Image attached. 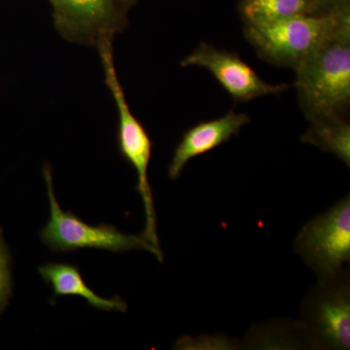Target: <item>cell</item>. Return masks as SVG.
<instances>
[{"instance_id": "1", "label": "cell", "mask_w": 350, "mask_h": 350, "mask_svg": "<svg viewBox=\"0 0 350 350\" xmlns=\"http://www.w3.org/2000/svg\"><path fill=\"white\" fill-rule=\"evenodd\" d=\"M295 71L299 105L308 121L328 115L345 116L350 103V22Z\"/></svg>"}, {"instance_id": "2", "label": "cell", "mask_w": 350, "mask_h": 350, "mask_svg": "<svg viewBox=\"0 0 350 350\" xmlns=\"http://www.w3.org/2000/svg\"><path fill=\"white\" fill-rule=\"evenodd\" d=\"M350 22V4L326 14L299 15L264 25H245L244 36L261 59L293 68Z\"/></svg>"}, {"instance_id": "3", "label": "cell", "mask_w": 350, "mask_h": 350, "mask_svg": "<svg viewBox=\"0 0 350 350\" xmlns=\"http://www.w3.org/2000/svg\"><path fill=\"white\" fill-rule=\"evenodd\" d=\"M112 38L101 39L96 44L101 64L105 71V84L114 98L118 110L119 124L117 133L118 148L122 156L133 165L137 172V190L142 196L145 213V229L142 236L157 250H161L157 234V219L153 193L148 180V167L152 156V140L142 124L131 112L126 103L123 87L117 75L113 54Z\"/></svg>"}, {"instance_id": "4", "label": "cell", "mask_w": 350, "mask_h": 350, "mask_svg": "<svg viewBox=\"0 0 350 350\" xmlns=\"http://www.w3.org/2000/svg\"><path fill=\"white\" fill-rule=\"evenodd\" d=\"M44 179L47 186L50 204V219L40 232L43 243L57 252H68L81 248H96L126 252L130 250H145L155 255L163 262L162 250H157L144 237L126 234L111 225L98 227L86 224L75 214L62 211L53 187L52 172L49 165L43 169Z\"/></svg>"}, {"instance_id": "5", "label": "cell", "mask_w": 350, "mask_h": 350, "mask_svg": "<svg viewBox=\"0 0 350 350\" xmlns=\"http://www.w3.org/2000/svg\"><path fill=\"white\" fill-rule=\"evenodd\" d=\"M301 324L312 349L349 350L350 275L319 280L301 304Z\"/></svg>"}, {"instance_id": "6", "label": "cell", "mask_w": 350, "mask_h": 350, "mask_svg": "<svg viewBox=\"0 0 350 350\" xmlns=\"http://www.w3.org/2000/svg\"><path fill=\"white\" fill-rule=\"evenodd\" d=\"M295 251L319 280L344 271L350 260V197L308 221L295 241Z\"/></svg>"}, {"instance_id": "7", "label": "cell", "mask_w": 350, "mask_h": 350, "mask_svg": "<svg viewBox=\"0 0 350 350\" xmlns=\"http://www.w3.org/2000/svg\"><path fill=\"white\" fill-rule=\"evenodd\" d=\"M55 29L66 41L96 46L114 39L129 25V14L138 0H48Z\"/></svg>"}, {"instance_id": "8", "label": "cell", "mask_w": 350, "mask_h": 350, "mask_svg": "<svg viewBox=\"0 0 350 350\" xmlns=\"http://www.w3.org/2000/svg\"><path fill=\"white\" fill-rule=\"evenodd\" d=\"M181 66L207 69L228 94L241 103L268 94H282L289 88L286 84H269L237 53L218 50L206 42L200 43L197 49L186 57L181 62Z\"/></svg>"}, {"instance_id": "9", "label": "cell", "mask_w": 350, "mask_h": 350, "mask_svg": "<svg viewBox=\"0 0 350 350\" xmlns=\"http://www.w3.org/2000/svg\"><path fill=\"white\" fill-rule=\"evenodd\" d=\"M250 123L248 115L230 110L220 118L202 122L189 129L175 148L167 172L170 178L176 180L191 159L229 142L234 135H239L241 129Z\"/></svg>"}, {"instance_id": "10", "label": "cell", "mask_w": 350, "mask_h": 350, "mask_svg": "<svg viewBox=\"0 0 350 350\" xmlns=\"http://www.w3.org/2000/svg\"><path fill=\"white\" fill-rule=\"evenodd\" d=\"M39 273L46 282L49 283L56 296H80L87 303L98 310H116L126 312L128 310L126 303L119 297L113 299H105L98 296L83 280L79 269L68 264L44 265L38 269Z\"/></svg>"}, {"instance_id": "11", "label": "cell", "mask_w": 350, "mask_h": 350, "mask_svg": "<svg viewBox=\"0 0 350 350\" xmlns=\"http://www.w3.org/2000/svg\"><path fill=\"white\" fill-rule=\"evenodd\" d=\"M310 122V129L301 135V142L333 154L349 169L350 125L345 116L328 115Z\"/></svg>"}, {"instance_id": "12", "label": "cell", "mask_w": 350, "mask_h": 350, "mask_svg": "<svg viewBox=\"0 0 350 350\" xmlns=\"http://www.w3.org/2000/svg\"><path fill=\"white\" fill-rule=\"evenodd\" d=\"M238 10L245 25H269L295 16L319 14L313 0H241Z\"/></svg>"}, {"instance_id": "13", "label": "cell", "mask_w": 350, "mask_h": 350, "mask_svg": "<svg viewBox=\"0 0 350 350\" xmlns=\"http://www.w3.org/2000/svg\"><path fill=\"white\" fill-rule=\"evenodd\" d=\"M244 345L254 349H312L301 322H269L252 327Z\"/></svg>"}, {"instance_id": "14", "label": "cell", "mask_w": 350, "mask_h": 350, "mask_svg": "<svg viewBox=\"0 0 350 350\" xmlns=\"http://www.w3.org/2000/svg\"><path fill=\"white\" fill-rule=\"evenodd\" d=\"M176 347L181 349H237L239 342L223 335L218 337L204 336L197 338H182Z\"/></svg>"}, {"instance_id": "15", "label": "cell", "mask_w": 350, "mask_h": 350, "mask_svg": "<svg viewBox=\"0 0 350 350\" xmlns=\"http://www.w3.org/2000/svg\"><path fill=\"white\" fill-rule=\"evenodd\" d=\"M10 292L8 255L0 241V310L5 305Z\"/></svg>"}, {"instance_id": "16", "label": "cell", "mask_w": 350, "mask_h": 350, "mask_svg": "<svg viewBox=\"0 0 350 350\" xmlns=\"http://www.w3.org/2000/svg\"><path fill=\"white\" fill-rule=\"evenodd\" d=\"M319 14H326L338 10L350 4V0H313Z\"/></svg>"}]
</instances>
